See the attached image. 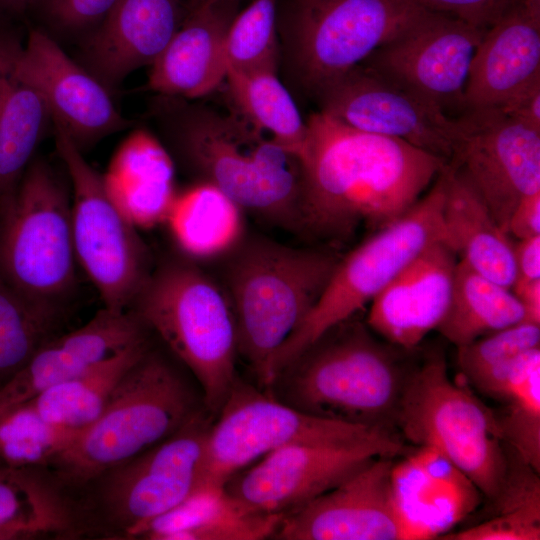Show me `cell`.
I'll list each match as a JSON object with an SVG mask.
<instances>
[{
  "mask_svg": "<svg viewBox=\"0 0 540 540\" xmlns=\"http://www.w3.org/2000/svg\"><path fill=\"white\" fill-rule=\"evenodd\" d=\"M300 233L328 243L369 235L405 214L448 162L321 112L307 119Z\"/></svg>",
  "mask_w": 540,
  "mask_h": 540,
  "instance_id": "1",
  "label": "cell"
},
{
  "mask_svg": "<svg viewBox=\"0 0 540 540\" xmlns=\"http://www.w3.org/2000/svg\"><path fill=\"white\" fill-rule=\"evenodd\" d=\"M102 176L110 199L137 229L165 222L177 195L174 162L149 132L127 137Z\"/></svg>",
  "mask_w": 540,
  "mask_h": 540,
  "instance_id": "26",
  "label": "cell"
},
{
  "mask_svg": "<svg viewBox=\"0 0 540 540\" xmlns=\"http://www.w3.org/2000/svg\"><path fill=\"white\" fill-rule=\"evenodd\" d=\"M353 318L297 354L265 392L313 416L390 428L408 371L391 348Z\"/></svg>",
  "mask_w": 540,
  "mask_h": 540,
  "instance_id": "4",
  "label": "cell"
},
{
  "mask_svg": "<svg viewBox=\"0 0 540 540\" xmlns=\"http://www.w3.org/2000/svg\"><path fill=\"white\" fill-rule=\"evenodd\" d=\"M283 517L254 513L225 490L201 484L184 502L152 521L137 539L263 540L273 538Z\"/></svg>",
  "mask_w": 540,
  "mask_h": 540,
  "instance_id": "29",
  "label": "cell"
},
{
  "mask_svg": "<svg viewBox=\"0 0 540 540\" xmlns=\"http://www.w3.org/2000/svg\"><path fill=\"white\" fill-rule=\"evenodd\" d=\"M203 409L199 386L152 344L119 380L100 416L47 469L71 490L169 438Z\"/></svg>",
  "mask_w": 540,
  "mask_h": 540,
  "instance_id": "5",
  "label": "cell"
},
{
  "mask_svg": "<svg viewBox=\"0 0 540 540\" xmlns=\"http://www.w3.org/2000/svg\"><path fill=\"white\" fill-rule=\"evenodd\" d=\"M315 98L321 112L364 132L396 138L449 162L461 124L365 65L324 87Z\"/></svg>",
  "mask_w": 540,
  "mask_h": 540,
  "instance_id": "17",
  "label": "cell"
},
{
  "mask_svg": "<svg viewBox=\"0 0 540 540\" xmlns=\"http://www.w3.org/2000/svg\"><path fill=\"white\" fill-rule=\"evenodd\" d=\"M445 167L405 214L339 259L314 307L281 349L275 375L327 330L371 303L423 250L443 240Z\"/></svg>",
  "mask_w": 540,
  "mask_h": 540,
  "instance_id": "11",
  "label": "cell"
},
{
  "mask_svg": "<svg viewBox=\"0 0 540 540\" xmlns=\"http://www.w3.org/2000/svg\"><path fill=\"white\" fill-rule=\"evenodd\" d=\"M239 0H195V3L238 2Z\"/></svg>",
  "mask_w": 540,
  "mask_h": 540,
  "instance_id": "49",
  "label": "cell"
},
{
  "mask_svg": "<svg viewBox=\"0 0 540 540\" xmlns=\"http://www.w3.org/2000/svg\"><path fill=\"white\" fill-rule=\"evenodd\" d=\"M537 347L540 324L521 321L457 347V364L461 377L475 388L503 364Z\"/></svg>",
  "mask_w": 540,
  "mask_h": 540,
  "instance_id": "40",
  "label": "cell"
},
{
  "mask_svg": "<svg viewBox=\"0 0 540 540\" xmlns=\"http://www.w3.org/2000/svg\"><path fill=\"white\" fill-rule=\"evenodd\" d=\"M540 78V20L523 1L485 32L473 56L464 90V112L499 108Z\"/></svg>",
  "mask_w": 540,
  "mask_h": 540,
  "instance_id": "25",
  "label": "cell"
},
{
  "mask_svg": "<svg viewBox=\"0 0 540 540\" xmlns=\"http://www.w3.org/2000/svg\"><path fill=\"white\" fill-rule=\"evenodd\" d=\"M17 65L42 95L54 124L82 152L130 126L116 109L110 91L42 30H30L26 44L20 46Z\"/></svg>",
  "mask_w": 540,
  "mask_h": 540,
  "instance_id": "18",
  "label": "cell"
},
{
  "mask_svg": "<svg viewBox=\"0 0 540 540\" xmlns=\"http://www.w3.org/2000/svg\"><path fill=\"white\" fill-rule=\"evenodd\" d=\"M499 109L506 115L540 131V78L513 95Z\"/></svg>",
  "mask_w": 540,
  "mask_h": 540,
  "instance_id": "43",
  "label": "cell"
},
{
  "mask_svg": "<svg viewBox=\"0 0 540 540\" xmlns=\"http://www.w3.org/2000/svg\"><path fill=\"white\" fill-rule=\"evenodd\" d=\"M514 282L540 280V235L513 242Z\"/></svg>",
  "mask_w": 540,
  "mask_h": 540,
  "instance_id": "45",
  "label": "cell"
},
{
  "mask_svg": "<svg viewBox=\"0 0 540 540\" xmlns=\"http://www.w3.org/2000/svg\"><path fill=\"white\" fill-rule=\"evenodd\" d=\"M511 291L523 307L524 321L540 324V280L514 282Z\"/></svg>",
  "mask_w": 540,
  "mask_h": 540,
  "instance_id": "46",
  "label": "cell"
},
{
  "mask_svg": "<svg viewBox=\"0 0 540 540\" xmlns=\"http://www.w3.org/2000/svg\"><path fill=\"white\" fill-rule=\"evenodd\" d=\"M475 389L500 404L494 413L505 444L540 472V347L500 366Z\"/></svg>",
  "mask_w": 540,
  "mask_h": 540,
  "instance_id": "31",
  "label": "cell"
},
{
  "mask_svg": "<svg viewBox=\"0 0 540 540\" xmlns=\"http://www.w3.org/2000/svg\"><path fill=\"white\" fill-rule=\"evenodd\" d=\"M394 457L378 456L283 518L277 540H403L393 492Z\"/></svg>",
  "mask_w": 540,
  "mask_h": 540,
  "instance_id": "19",
  "label": "cell"
},
{
  "mask_svg": "<svg viewBox=\"0 0 540 540\" xmlns=\"http://www.w3.org/2000/svg\"><path fill=\"white\" fill-rule=\"evenodd\" d=\"M161 124L178 157L243 211L299 232L302 163L240 112L166 97Z\"/></svg>",
  "mask_w": 540,
  "mask_h": 540,
  "instance_id": "2",
  "label": "cell"
},
{
  "mask_svg": "<svg viewBox=\"0 0 540 540\" xmlns=\"http://www.w3.org/2000/svg\"><path fill=\"white\" fill-rule=\"evenodd\" d=\"M507 472L498 493L489 500L487 517L466 529L451 531L442 540H539V473L508 446Z\"/></svg>",
  "mask_w": 540,
  "mask_h": 540,
  "instance_id": "35",
  "label": "cell"
},
{
  "mask_svg": "<svg viewBox=\"0 0 540 540\" xmlns=\"http://www.w3.org/2000/svg\"><path fill=\"white\" fill-rule=\"evenodd\" d=\"M391 482L403 540L440 539L484 497L458 467L426 447H416L394 462Z\"/></svg>",
  "mask_w": 540,
  "mask_h": 540,
  "instance_id": "21",
  "label": "cell"
},
{
  "mask_svg": "<svg viewBox=\"0 0 540 540\" xmlns=\"http://www.w3.org/2000/svg\"><path fill=\"white\" fill-rule=\"evenodd\" d=\"M391 433L388 427L307 414L237 377L209 429L201 484L224 485L235 473L285 446L350 443Z\"/></svg>",
  "mask_w": 540,
  "mask_h": 540,
  "instance_id": "12",
  "label": "cell"
},
{
  "mask_svg": "<svg viewBox=\"0 0 540 540\" xmlns=\"http://www.w3.org/2000/svg\"><path fill=\"white\" fill-rule=\"evenodd\" d=\"M278 0H252L231 21L226 35L228 71L276 70Z\"/></svg>",
  "mask_w": 540,
  "mask_h": 540,
  "instance_id": "39",
  "label": "cell"
},
{
  "mask_svg": "<svg viewBox=\"0 0 540 540\" xmlns=\"http://www.w3.org/2000/svg\"><path fill=\"white\" fill-rule=\"evenodd\" d=\"M76 265L71 192L45 160H32L0 201V280L25 299L66 314Z\"/></svg>",
  "mask_w": 540,
  "mask_h": 540,
  "instance_id": "8",
  "label": "cell"
},
{
  "mask_svg": "<svg viewBox=\"0 0 540 540\" xmlns=\"http://www.w3.org/2000/svg\"><path fill=\"white\" fill-rule=\"evenodd\" d=\"M394 424L416 447L445 456L488 500L498 493L507 472L508 448L494 410L462 377L450 378L442 354L408 371Z\"/></svg>",
  "mask_w": 540,
  "mask_h": 540,
  "instance_id": "9",
  "label": "cell"
},
{
  "mask_svg": "<svg viewBox=\"0 0 540 540\" xmlns=\"http://www.w3.org/2000/svg\"><path fill=\"white\" fill-rule=\"evenodd\" d=\"M424 8L454 16L481 29H488L514 4L523 0H415Z\"/></svg>",
  "mask_w": 540,
  "mask_h": 540,
  "instance_id": "42",
  "label": "cell"
},
{
  "mask_svg": "<svg viewBox=\"0 0 540 540\" xmlns=\"http://www.w3.org/2000/svg\"><path fill=\"white\" fill-rule=\"evenodd\" d=\"M184 17L183 0H118L87 33L83 67L111 92L132 72L154 63Z\"/></svg>",
  "mask_w": 540,
  "mask_h": 540,
  "instance_id": "22",
  "label": "cell"
},
{
  "mask_svg": "<svg viewBox=\"0 0 540 540\" xmlns=\"http://www.w3.org/2000/svg\"><path fill=\"white\" fill-rule=\"evenodd\" d=\"M118 0H37L46 21L65 33L91 31Z\"/></svg>",
  "mask_w": 540,
  "mask_h": 540,
  "instance_id": "41",
  "label": "cell"
},
{
  "mask_svg": "<svg viewBox=\"0 0 540 540\" xmlns=\"http://www.w3.org/2000/svg\"><path fill=\"white\" fill-rule=\"evenodd\" d=\"M457 262L442 241L431 244L371 301L367 326L393 346L416 347L446 313Z\"/></svg>",
  "mask_w": 540,
  "mask_h": 540,
  "instance_id": "23",
  "label": "cell"
},
{
  "mask_svg": "<svg viewBox=\"0 0 540 540\" xmlns=\"http://www.w3.org/2000/svg\"><path fill=\"white\" fill-rule=\"evenodd\" d=\"M0 528L24 539H79L68 491L48 469L17 468L0 458Z\"/></svg>",
  "mask_w": 540,
  "mask_h": 540,
  "instance_id": "30",
  "label": "cell"
},
{
  "mask_svg": "<svg viewBox=\"0 0 540 540\" xmlns=\"http://www.w3.org/2000/svg\"><path fill=\"white\" fill-rule=\"evenodd\" d=\"M65 316L25 299L0 280V386L59 333Z\"/></svg>",
  "mask_w": 540,
  "mask_h": 540,
  "instance_id": "37",
  "label": "cell"
},
{
  "mask_svg": "<svg viewBox=\"0 0 540 540\" xmlns=\"http://www.w3.org/2000/svg\"><path fill=\"white\" fill-rule=\"evenodd\" d=\"M24 537L13 530L0 528V540H23Z\"/></svg>",
  "mask_w": 540,
  "mask_h": 540,
  "instance_id": "48",
  "label": "cell"
},
{
  "mask_svg": "<svg viewBox=\"0 0 540 540\" xmlns=\"http://www.w3.org/2000/svg\"><path fill=\"white\" fill-rule=\"evenodd\" d=\"M37 0H0L1 15H20L32 7Z\"/></svg>",
  "mask_w": 540,
  "mask_h": 540,
  "instance_id": "47",
  "label": "cell"
},
{
  "mask_svg": "<svg viewBox=\"0 0 540 540\" xmlns=\"http://www.w3.org/2000/svg\"><path fill=\"white\" fill-rule=\"evenodd\" d=\"M427 10L415 0H287L278 24L297 82L315 97Z\"/></svg>",
  "mask_w": 540,
  "mask_h": 540,
  "instance_id": "10",
  "label": "cell"
},
{
  "mask_svg": "<svg viewBox=\"0 0 540 540\" xmlns=\"http://www.w3.org/2000/svg\"><path fill=\"white\" fill-rule=\"evenodd\" d=\"M236 4L194 3L150 66L148 86L162 96L184 100L215 90L228 72L225 42Z\"/></svg>",
  "mask_w": 540,
  "mask_h": 540,
  "instance_id": "24",
  "label": "cell"
},
{
  "mask_svg": "<svg viewBox=\"0 0 540 540\" xmlns=\"http://www.w3.org/2000/svg\"><path fill=\"white\" fill-rule=\"evenodd\" d=\"M55 144L71 185L77 264L93 283L103 307L127 311L151 273L147 248L137 228L110 199L103 176L57 124Z\"/></svg>",
  "mask_w": 540,
  "mask_h": 540,
  "instance_id": "13",
  "label": "cell"
},
{
  "mask_svg": "<svg viewBox=\"0 0 540 540\" xmlns=\"http://www.w3.org/2000/svg\"><path fill=\"white\" fill-rule=\"evenodd\" d=\"M151 331L131 310L103 307L81 327L58 333L0 386V418L47 389L151 338Z\"/></svg>",
  "mask_w": 540,
  "mask_h": 540,
  "instance_id": "20",
  "label": "cell"
},
{
  "mask_svg": "<svg viewBox=\"0 0 540 540\" xmlns=\"http://www.w3.org/2000/svg\"><path fill=\"white\" fill-rule=\"evenodd\" d=\"M151 345V338L135 344L23 404L51 423L82 431L100 416L119 380Z\"/></svg>",
  "mask_w": 540,
  "mask_h": 540,
  "instance_id": "34",
  "label": "cell"
},
{
  "mask_svg": "<svg viewBox=\"0 0 540 540\" xmlns=\"http://www.w3.org/2000/svg\"><path fill=\"white\" fill-rule=\"evenodd\" d=\"M164 223L190 259L230 254L244 240L243 209L206 181L177 193Z\"/></svg>",
  "mask_w": 540,
  "mask_h": 540,
  "instance_id": "32",
  "label": "cell"
},
{
  "mask_svg": "<svg viewBox=\"0 0 540 540\" xmlns=\"http://www.w3.org/2000/svg\"><path fill=\"white\" fill-rule=\"evenodd\" d=\"M20 46L0 28V201L15 190L51 119L42 95L18 69Z\"/></svg>",
  "mask_w": 540,
  "mask_h": 540,
  "instance_id": "28",
  "label": "cell"
},
{
  "mask_svg": "<svg viewBox=\"0 0 540 540\" xmlns=\"http://www.w3.org/2000/svg\"><path fill=\"white\" fill-rule=\"evenodd\" d=\"M506 231L516 240L540 235V192L524 197L516 205Z\"/></svg>",
  "mask_w": 540,
  "mask_h": 540,
  "instance_id": "44",
  "label": "cell"
},
{
  "mask_svg": "<svg viewBox=\"0 0 540 540\" xmlns=\"http://www.w3.org/2000/svg\"><path fill=\"white\" fill-rule=\"evenodd\" d=\"M80 431L45 420L28 404L0 418V458L17 468L47 469Z\"/></svg>",
  "mask_w": 540,
  "mask_h": 540,
  "instance_id": "38",
  "label": "cell"
},
{
  "mask_svg": "<svg viewBox=\"0 0 540 540\" xmlns=\"http://www.w3.org/2000/svg\"><path fill=\"white\" fill-rule=\"evenodd\" d=\"M458 118L461 137L448 163L466 178L506 231L516 205L540 192V131L499 108L465 111Z\"/></svg>",
  "mask_w": 540,
  "mask_h": 540,
  "instance_id": "16",
  "label": "cell"
},
{
  "mask_svg": "<svg viewBox=\"0 0 540 540\" xmlns=\"http://www.w3.org/2000/svg\"><path fill=\"white\" fill-rule=\"evenodd\" d=\"M213 420L203 409L169 438L68 490L79 539H137L184 502L201 485Z\"/></svg>",
  "mask_w": 540,
  "mask_h": 540,
  "instance_id": "6",
  "label": "cell"
},
{
  "mask_svg": "<svg viewBox=\"0 0 540 540\" xmlns=\"http://www.w3.org/2000/svg\"><path fill=\"white\" fill-rule=\"evenodd\" d=\"M442 242L476 272L511 289L515 280L513 241L495 221L466 178L445 167Z\"/></svg>",
  "mask_w": 540,
  "mask_h": 540,
  "instance_id": "27",
  "label": "cell"
},
{
  "mask_svg": "<svg viewBox=\"0 0 540 540\" xmlns=\"http://www.w3.org/2000/svg\"><path fill=\"white\" fill-rule=\"evenodd\" d=\"M226 294L237 330L238 354L256 386L267 391L277 357L314 307L339 258L318 248L244 239L232 252Z\"/></svg>",
  "mask_w": 540,
  "mask_h": 540,
  "instance_id": "3",
  "label": "cell"
},
{
  "mask_svg": "<svg viewBox=\"0 0 540 540\" xmlns=\"http://www.w3.org/2000/svg\"><path fill=\"white\" fill-rule=\"evenodd\" d=\"M130 309L193 376L216 417L237 379L238 338L226 292L196 265L151 271Z\"/></svg>",
  "mask_w": 540,
  "mask_h": 540,
  "instance_id": "7",
  "label": "cell"
},
{
  "mask_svg": "<svg viewBox=\"0 0 540 540\" xmlns=\"http://www.w3.org/2000/svg\"><path fill=\"white\" fill-rule=\"evenodd\" d=\"M405 450L395 433L339 444H293L232 475L225 490L248 510L286 517L336 487L378 456Z\"/></svg>",
  "mask_w": 540,
  "mask_h": 540,
  "instance_id": "14",
  "label": "cell"
},
{
  "mask_svg": "<svg viewBox=\"0 0 540 540\" xmlns=\"http://www.w3.org/2000/svg\"><path fill=\"white\" fill-rule=\"evenodd\" d=\"M486 30L427 10L361 64L448 115H461L471 62Z\"/></svg>",
  "mask_w": 540,
  "mask_h": 540,
  "instance_id": "15",
  "label": "cell"
},
{
  "mask_svg": "<svg viewBox=\"0 0 540 540\" xmlns=\"http://www.w3.org/2000/svg\"><path fill=\"white\" fill-rule=\"evenodd\" d=\"M524 317L511 289L458 260L449 305L436 330L460 347L524 321Z\"/></svg>",
  "mask_w": 540,
  "mask_h": 540,
  "instance_id": "33",
  "label": "cell"
},
{
  "mask_svg": "<svg viewBox=\"0 0 540 540\" xmlns=\"http://www.w3.org/2000/svg\"><path fill=\"white\" fill-rule=\"evenodd\" d=\"M226 80L239 112L302 163L308 127L276 70L237 72Z\"/></svg>",
  "mask_w": 540,
  "mask_h": 540,
  "instance_id": "36",
  "label": "cell"
}]
</instances>
